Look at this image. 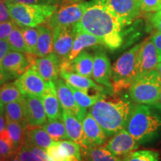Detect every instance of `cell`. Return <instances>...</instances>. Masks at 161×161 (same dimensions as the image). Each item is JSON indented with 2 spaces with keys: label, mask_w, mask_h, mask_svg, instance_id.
Wrapping results in <instances>:
<instances>
[{
  "label": "cell",
  "mask_w": 161,
  "mask_h": 161,
  "mask_svg": "<svg viewBox=\"0 0 161 161\" xmlns=\"http://www.w3.org/2000/svg\"><path fill=\"white\" fill-rule=\"evenodd\" d=\"M17 152L11 142L0 137V160L9 158Z\"/></svg>",
  "instance_id": "cell-36"
},
{
  "label": "cell",
  "mask_w": 161,
  "mask_h": 161,
  "mask_svg": "<svg viewBox=\"0 0 161 161\" xmlns=\"http://www.w3.org/2000/svg\"><path fill=\"white\" fill-rule=\"evenodd\" d=\"M48 119L62 118V108L58 98L55 82L46 81V89L41 95Z\"/></svg>",
  "instance_id": "cell-20"
},
{
  "label": "cell",
  "mask_w": 161,
  "mask_h": 161,
  "mask_svg": "<svg viewBox=\"0 0 161 161\" xmlns=\"http://www.w3.org/2000/svg\"><path fill=\"white\" fill-rule=\"evenodd\" d=\"M68 85H69V88L71 89L72 94H73L75 99L78 105L80 108L86 110L93 105L101 98L105 96L104 93H102V92H98V93L94 94V95H89L87 92L73 87V86L69 85V84H68Z\"/></svg>",
  "instance_id": "cell-32"
},
{
  "label": "cell",
  "mask_w": 161,
  "mask_h": 161,
  "mask_svg": "<svg viewBox=\"0 0 161 161\" xmlns=\"http://www.w3.org/2000/svg\"><path fill=\"white\" fill-rule=\"evenodd\" d=\"M22 101L28 126H42L47 122L41 96L23 95Z\"/></svg>",
  "instance_id": "cell-10"
},
{
  "label": "cell",
  "mask_w": 161,
  "mask_h": 161,
  "mask_svg": "<svg viewBox=\"0 0 161 161\" xmlns=\"http://www.w3.org/2000/svg\"><path fill=\"white\" fill-rule=\"evenodd\" d=\"M155 46L157 52H158L159 61H161V32H157L150 38Z\"/></svg>",
  "instance_id": "cell-45"
},
{
  "label": "cell",
  "mask_w": 161,
  "mask_h": 161,
  "mask_svg": "<svg viewBox=\"0 0 161 161\" xmlns=\"http://www.w3.org/2000/svg\"><path fill=\"white\" fill-rule=\"evenodd\" d=\"M108 9L125 26L128 25L140 15L139 0H96Z\"/></svg>",
  "instance_id": "cell-7"
},
{
  "label": "cell",
  "mask_w": 161,
  "mask_h": 161,
  "mask_svg": "<svg viewBox=\"0 0 161 161\" xmlns=\"http://www.w3.org/2000/svg\"><path fill=\"white\" fill-rule=\"evenodd\" d=\"M11 78H13V77L10 74L7 73L5 72L0 71V86H2L3 84L6 83V82H8Z\"/></svg>",
  "instance_id": "cell-46"
},
{
  "label": "cell",
  "mask_w": 161,
  "mask_h": 161,
  "mask_svg": "<svg viewBox=\"0 0 161 161\" xmlns=\"http://www.w3.org/2000/svg\"><path fill=\"white\" fill-rule=\"evenodd\" d=\"M54 82H55L58 98L62 110L73 114L82 122L88 112L86 109H84L78 105L68 84L62 78L61 79L58 78Z\"/></svg>",
  "instance_id": "cell-12"
},
{
  "label": "cell",
  "mask_w": 161,
  "mask_h": 161,
  "mask_svg": "<svg viewBox=\"0 0 161 161\" xmlns=\"http://www.w3.org/2000/svg\"><path fill=\"white\" fill-rule=\"evenodd\" d=\"M141 43L136 44L120 56L112 67V84L114 91L130 88L137 78V55Z\"/></svg>",
  "instance_id": "cell-5"
},
{
  "label": "cell",
  "mask_w": 161,
  "mask_h": 161,
  "mask_svg": "<svg viewBox=\"0 0 161 161\" xmlns=\"http://www.w3.org/2000/svg\"><path fill=\"white\" fill-rule=\"evenodd\" d=\"M81 1V0H63V2L66 3H69V4H72V3H76L78 2Z\"/></svg>",
  "instance_id": "cell-51"
},
{
  "label": "cell",
  "mask_w": 161,
  "mask_h": 161,
  "mask_svg": "<svg viewBox=\"0 0 161 161\" xmlns=\"http://www.w3.org/2000/svg\"><path fill=\"white\" fill-rule=\"evenodd\" d=\"M1 161H20L19 157L17 155V153H15L14 154L9 157V158H5V159H3V160H0Z\"/></svg>",
  "instance_id": "cell-48"
},
{
  "label": "cell",
  "mask_w": 161,
  "mask_h": 161,
  "mask_svg": "<svg viewBox=\"0 0 161 161\" xmlns=\"http://www.w3.org/2000/svg\"><path fill=\"white\" fill-rule=\"evenodd\" d=\"M125 128L140 144L151 142L161 132V110L153 105L134 104Z\"/></svg>",
  "instance_id": "cell-3"
},
{
  "label": "cell",
  "mask_w": 161,
  "mask_h": 161,
  "mask_svg": "<svg viewBox=\"0 0 161 161\" xmlns=\"http://www.w3.org/2000/svg\"><path fill=\"white\" fill-rule=\"evenodd\" d=\"M36 57L32 54L11 50L3 61V70L13 78H17L33 65Z\"/></svg>",
  "instance_id": "cell-9"
},
{
  "label": "cell",
  "mask_w": 161,
  "mask_h": 161,
  "mask_svg": "<svg viewBox=\"0 0 161 161\" xmlns=\"http://www.w3.org/2000/svg\"><path fill=\"white\" fill-rule=\"evenodd\" d=\"M88 3H76L56 10L47 21V25L51 29L57 26H69L77 23L83 17Z\"/></svg>",
  "instance_id": "cell-8"
},
{
  "label": "cell",
  "mask_w": 161,
  "mask_h": 161,
  "mask_svg": "<svg viewBox=\"0 0 161 161\" xmlns=\"http://www.w3.org/2000/svg\"><path fill=\"white\" fill-rule=\"evenodd\" d=\"M7 42L10 46V49L12 51H17L20 52L28 53L26 48L25 42L22 32L21 28L19 25H16L11 33L7 38Z\"/></svg>",
  "instance_id": "cell-33"
},
{
  "label": "cell",
  "mask_w": 161,
  "mask_h": 161,
  "mask_svg": "<svg viewBox=\"0 0 161 161\" xmlns=\"http://www.w3.org/2000/svg\"><path fill=\"white\" fill-rule=\"evenodd\" d=\"M41 128L49 134L54 141H62L69 139L65 124L62 118L48 119Z\"/></svg>",
  "instance_id": "cell-28"
},
{
  "label": "cell",
  "mask_w": 161,
  "mask_h": 161,
  "mask_svg": "<svg viewBox=\"0 0 161 161\" xmlns=\"http://www.w3.org/2000/svg\"><path fill=\"white\" fill-rule=\"evenodd\" d=\"M6 129V117L5 113L0 112V134Z\"/></svg>",
  "instance_id": "cell-47"
},
{
  "label": "cell",
  "mask_w": 161,
  "mask_h": 161,
  "mask_svg": "<svg viewBox=\"0 0 161 161\" xmlns=\"http://www.w3.org/2000/svg\"><path fill=\"white\" fill-rule=\"evenodd\" d=\"M156 70L158 72L159 75H160V78H161V61L159 62V63L158 64V65H157Z\"/></svg>",
  "instance_id": "cell-50"
},
{
  "label": "cell",
  "mask_w": 161,
  "mask_h": 161,
  "mask_svg": "<svg viewBox=\"0 0 161 161\" xmlns=\"http://www.w3.org/2000/svg\"><path fill=\"white\" fill-rule=\"evenodd\" d=\"M15 3L25 4H35V5H58L63 0H4Z\"/></svg>",
  "instance_id": "cell-41"
},
{
  "label": "cell",
  "mask_w": 161,
  "mask_h": 161,
  "mask_svg": "<svg viewBox=\"0 0 161 161\" xmlns=\"http://www.w3.org/2000/svg\"><path fill=\"white\" fill-rule=\"evenodd\" d=\"M16 25L17 24L12 19L0 23V40H7L8 37L11 33Z\"/></svg>",
  "instance_id": "cell-38"
},
{
  "label": "cell",
  "mask_w": 161,
  "mask_h": 161,
  "mask_svg": "<svg viewBox=\"0 0 161 161\" xmlns=\"http://www.w3.org/2000/svg\"><path fill=\"white\" fill-rule=\"evenodd\" d=\"M39 32L35 56L43 58L53 52V31L49 25L37 26Z\"/></svg>",
  "instance_id": "cell-25"
},
{
  "label": "cell",
  "mask_w": 161,
  "mask_h": 161,
  "mask_svg": "<svg viewBox=\"0 0 161 161\" xmlns=\"http://www.w3.org/2000/svg\"><path fill=\"white\" fill-rule=\"evenodd\" d=\"M134 105L124 98L106 99L104 96L90 107V113L110 137L125 128Z\"/></svg>",
  "instance_id": "cell-2"
},
{
  "label": "cell",
  "mask_w": 161,
  "mask_h": 161,
  "mask_svg": "<svg viewBox=\"0 0 161 161\" xmlns=\"http://www.w3.org/2000/svg\"><path fill=\"white\" fill-rule=\"evenodd\" d=\"M5 115L6 119L19 122L25 127L28 126L22 99L5 104Z\"/></svg>",
  "instance_id": "cell-30"
},
{
  "label": "cell",
  "mask_w": 161,
  "mask_h": 161,
  "mask_svg": "<svg viewBox=\"0 0 161 161\" xmlns=\"http://www.w3.org/2000/svg\"><path fill=\"white\" fill-rule=\"evenodd\" d=\"M61 58L52 52L43 58H36L33 67L46 81H55L60 71Z\"/></svg>",
  "instance_id": "cell-16"
},
{
  "label": "cell",
  "mask_w": 161,
  "mask_h": 161,
  "mask_svg": "<svg viewBox=\"0 0 161 161\" xmlns=\"http://www.w3.org/2000/svg\"><path fill=\"white\" fill-rule=\"evenodd\" d=\"M150 21L153 27L158 31L161 32V10L156 11L151 17Z\"/></svg>",
  "instance_id": "cell-44"
},
{
  "label": "cell",
  "mask_w": 161,
  "mask_h": 161,
  "mask_svg": "<svg viewBox=\"0 0 161 161\" xmlns=\"http://www.w3.org/2000/svg\"><path fill=\"white\" fill-rule=\"evenodd\" d=\"M94 57L86 51H82L74 59L61 60L60 69L67 72H74L84 77L91 78L93 69Z\"/></svg>",
  "instance_id": "cell-17"
},
{
  "label": "cell",
  "mask_w": 161,
  "mask_h": 161,
  "mask_svg": "<svg viewBox=\"0 0 161 161\" xmlns=\"http://www.w3.org/2000/svg\"><path fill=\"white\" fill-rule=\"evenodd\" d=\"M53 142L49 134L40 126L26 127L25 143L46 150Z\"/></svg>",
  "instance_id": "cell-23"
},
{
  "label": "cell",
  "mask_w": 161,
  "mask_h": 161,
  "mask_svg": "<svg viewBox=\"0 0 161 161\" xmlns=\"http://www.w3.org/2000/svg\"><path fill=\"white\" fill-rule=\"evenodd\" d=\"M11 51L10 46L6 40H0V71L5 72L3 68V61L4 58L8 52Z\"/></svg>",
  "instance_id": "cell-42"
},
{
  "label": "cell",
  "mask_w": 161,
  "mask_h": 161,
  "mask_svg": "<svg viewBox=\"0 0 161 161\" xmlns=\"http://www.w3.org/2000/svg\"><path fill=\"white\" fill-rule=\"evenodd\" d=\"M11 19L19 27H37L49 20L58 5H35L5 1Z\"/></svg>",
  "instance_id": "cell-4"
},
{
  "label": "cell",
  "mask_w": 161,
  "mask_h": 161,
  "mask_svg": "<svg viewBox=\"0 0 161 161\" xmlns=\"http://www.w3.org/2000/svg\"><path fill=\"white\" fill-rule=\"evenodd\" d=\"M14 83L23 95L41 96L46 89V81L33 67H30L23 75L14 80Z\"/></svg>",
  "instance_id": "cell-14"
},
{
  "label": "cell",
  "mask_w": 161,
  "mask_h": 161,
  "mask_svg": "<svg viewBox=\"0 0 161 161\" xmlns=\"http://www.w3.org/2000/svg\"><path fill=\"white\" fill-rule=\"evenodd\" d=\"M23 96V94L14 81L6 82L0 86V101L4 105L21 100Z\"/></svg>",
  "instance_id": "cell-31"
},
{
  "label": "cell",
  "mask_w": 161,
  "mask_h": 161,
  "mask_svg": "<svg viewBox=\"0 0 161 161\" xmlns=\"http://www.w3.org/2000/svg\"><path fill=\"white\" fill-rule=\"evenodd\" d=\"M92 77L96 83L113 90L112 67L109 58L104 52L98 51L94 56Z\"/></svg>",
  "instance_id": "cell-18"
},
{
  "label": "cell",
  "mask_w": 161,
  "mask_h": 161,
  "mask_svg": "<svg viewBox=\"0 0 161 161\" xmlns=\"http://www.w3.org/2000/svg\"><path fill=\"white\" fill-rule=\"evenodd\" d=\"M154 106L156 107V108H158V109L161 110V90H160V95H159V98H158V102H157L155 105H154Z\"/></svg>",
  "instance_id": "cell-49"
},
{
  "label": "cell",
  "mask_w": 161,
  "mask_h": 161,
  "mask_svg": "<svg viewBox=\"0 0 161 161\" xmlns=\"http://www.w3.org/2000/svg\"><path fill=\"white\" fill-rule=\"evenodd\" d=\"M11 19L8 9L4 0H0V23Z\"/></svg>",
  "instance_id": "cell-43"
},
{
  "label": "cell",
  "mask_w": 161,
  "mask_h": 161,
  "mask_svg": "<svg viewBox=\"0 0 161 161\" xmlns=\"http://www.w3.org/2000/svg\"><path fill=\"white\" fill-rule=\"evenodd\" d=\"M60 76L68 84L82 91L88 92L90 90H93L96 92L102 93L105 92V89L102 85H98L95 81L91 80L90 78L84 77L74 72H67L64 69H60Z\"/></svg>",
  "instance_id": "cell-22"
},
{
  "label": "cell",
  "mask_w": 161,
  "mask_h": 161,
  "mask_svg": "<svg viewBox=\"0 0 161 161\" xmlns=\"http://www.w3.org/2000/svg\"><path fill=\"white\" fill-rule=\"evenodd\" d=\"M141 11L144 12H156L161 10V0H139Z\"/></svg>",
  "instance_id": "cell-37"
},
{
  "label": "cell",
  "mask_w": 161,
  "mask_h": 161,
  "mask_svg": "<svg viewBox=\"0 0 161 161\" xmlns=\"http://www.w3.org/2000/svg\"><path fill=\"white\" fill-rule=\"evenodd\" d=\"M53 31V52L61 58L66 59L71 51L76 32L73 25L57 26Z\"/></svg>",
  "instance_id": "cell-11"
},
{
  "label": "cell",
  "mask_w": 161,
  "mask_h": 161,
  "mask_svg": "<svg viewBox=\"0 0 161 161\" xmlns=\"http://www.w3.org/2000/svg\"></svg>",
  "instance_id": "cell-53"
},
{
  "label": "cell",
  "mask_w": 161,
  "mask_h": 161,
  "mask_svg": "<svg viewBox=\"0 0 161 161\" xmlns=\"http://www.w3.org/2000/svg\"><path fill=\"white\" fill-rule=\"evenodd\" d=\"M161 90V78L156 69L140 76L130 86L131 99L136 104L155 105Z\"/></svg>",
  "instance_id": "cell-6"
},
{
  "label": "cell",
  "mask_w": 161,
  "mask_h": 161,
  "mask_svg": "<svg viewBox=\"0 0 161 161\" xmlns=\"http://www.w3.org/2000/svg\"><path fill=\"white\" fill-rule=\"evenodd\" d=\"M25 130L26 127L19 122L6 119V130L12 145L17 151L25 144Z\"/></svg>",
  "instance_id": "cell-27"
},
{
  "label": "cell",
  "mask_w": 161,
  "mask_h": 161,
  "mask_svg": "<svg viewBox=\"0 0 161 161\" xmlns=\"http://www.w3.org/2000/svg\"><path fill=\"white\" fill-rule=\"evenodd\" d=\"M25 40L28 53L35 55L37 49L38 40V32L37 27H20Z\"/></svg>",
  "instance_id": "cell-34"
},
{
  "label": "cell",
  "mask_w": 161,
  "mask_h": 161,
  "mask_svg": "<svg viewBox=\"0 0 161 161\" xmlns=\"http://www.w3.org/2000/svg\"><path fill=\"white\" fill-rule=\"evenodd\" d=\"M140 144L134 136L127 131L125 128H123L112 136L105 147L114 155L125 157L135 152Z\"/></svg>",
  "instance_id": "cell-13"
},
{
  "label": "cell",
  "mask_w": 161,
  "mask_h": 161,
  "mask_svg": "<svg viewBox=\"0 0 161 161\" xmlns=\"http://www.w3.org/2000/svg\"><path fill=\"white\" fill-rule=\"evenodd\" d=\"M62 119L65 124L69 140L79 145L80 148H87V142L84 134L82 122L73 114L62 110Z\"/></svg>",
  "instance_id": "cell-21"
},
{
  "label": "cell",
  "mask_w": 161,
  "mask_h": 161,
  "mask_svg": "<svg viewBox=\"0 0 161 161\" xmlns=\"http://www.w3.org/2000/svg\"><path fill=\"white\" fill-rule=\"evenodd\" d=\"M81 155L85 161H122V158L114 155L105 146L81 148Z\"/></svg>",
  "instance_id": "cell-26"
},
{
  "label": "cell",
  "mask_w": 161,
  "mask_h": 161,
  "mask_svg": "<svg viewBox=\"0 0 161 161\" xmlns=\"http://www.w3.org/2000/svg\"><path fill=\"white\" fill-rule=\"evenodd\" d=\"M17 155L20 161H40L25 144L17 150Z\"/></svg>",
  "instance_id": "cell-39"
},
{
  "label": "cell",
  "mask_w": 161,
  "mask_h": 161,
  "mask_svg": "<svg viewBox=\"0 0 161 161\" xmlns=\"http://www.w3.org/2000/svg\"><path fill=\"white\" fill-rule=\"evenodd\" d=\"M82 125L88 147L100 146L105 143L108 136L90 112L82 121Z\"/></svg>",
  "instance_id": "cell-19"
},
{
  "label": "cell",
  "mask_w": 161,
  "mask_h": 161,
  "mask_svg": "<svg viewBox=\"0 0 161 161\" xmlns=\"http://www.w3.org/2000/svg\"><path fill=\"white\" fill-rule=\"evenodd\" d=\"M98 45H103V44L96 36L83 31L76 32L72 49L66 59L69 60L74 59L79 55L80 52L84 51V49Z\"/></svg>",
  "instance_id": "cell-24"
},
{
  "label": "cell",
  "mask_w": 161,
  "mask_h": 161,
  "mask_svg": "<svg viewBox=\"0 0 161 161\" xmlns=\"http://www.w3.org/2000/svg\"><path fill=\"white\" fill-rule=\"evenodd\" d=\"M160 154L153 150H140L133 152L122 158V161H159Z\"/></svg>",
  "instance_id": "cell-35"
},
{
  "label": "cell",
  "mask_w": 161,
  "mask_h": 161,
  "mask_svg": "<svg viewBox=\"0 0 161 161\" xmlns=\"http://www.w3.org/2000/svg\"><path fill=\"white\" fill-rule=\"evenodd\" d=\"M73 26L75 32L83 31L96 36L112 51L123 43V29L125 26L96 0L88 3L83 17Z\"/></svg>",
  "instance_id": "cell-1"
},
{
  "label": "cell",
  "mask_w": 161,
  "mask_h": 161,
  "mask_svg": "<svg viewBox=\"0 0 161 161\" xmlns=\"http://www.w3.org/2000/svg\"><path fill=\"white\" fill-rule=\"evenodd\" d=\"M159 62L158 52L152 40H145L143 43H141L137 55V78L156 69Z\"/></svg>",
  "instance_id": "cell-15"
},
{
  "label": "cell",
  "mask_w": 161,
  "mask_h": 161,
  "mask_svg": "<svg viewBox=\"0 0 161 161\" xmlns=\"http://www.w3.org/2000/svg\"><path fill=\"white\" fill-rule=\"evenodd\" d=\"M0 112L5 113V105L2 103L1 101H0Z\"/></svg>",
  "instance_id": "cell-52"
},
{
  "label": "cell",
  "mask_w": 161,
  "mask_h": 161,
  "mask_svg": "<svg viewBox=\"0 0 161 161\" xmlns=\"http://www.w3.org/2000/svg\"><path fill=\"white\" fill-rule=\"evenodd\" d=\"M59 144L60 141H54L51 146L46 149L48 155L54 161H65L60 156L59 152Z\"/></svg>",
  "instance_id": "cell-40"
},
{
  "label": "cell",
  "mask_w": 161,
  "mask_h": 161,
  "mask_svg": "<svg viewBox=\"0 0 161 161\" xmlns=\"http://www.w3.org/2000/svg\"><path fill=\"white\" fill-rule=\"evenodd\" d=\"M0 161H1V160H0Z\"/></svg>",
  "instance_id": "cell-54"
},
{
  "label": "cell",
  "mask_w": 161,
  "mask_h": 161,
  "mask_svg": "<svg viewBox=\"0 0 161 161\" xmlns=\"http://www.w3.org/2000/svg\"><path fill=\"white\" fill-rule=\"evenodd\" d=\"M59 152L65 161H83L80 146L70 140L60 141Z\"/></svg>",
  "instance_id": "cell-29"
}]
</instances>
